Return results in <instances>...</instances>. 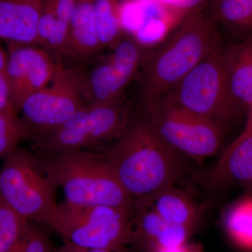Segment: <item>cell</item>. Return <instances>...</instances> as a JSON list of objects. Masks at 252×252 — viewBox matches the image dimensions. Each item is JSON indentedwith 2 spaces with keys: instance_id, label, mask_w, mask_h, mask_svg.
Returning <instances> with one entry per match:
<instances>
[{
  "instance_id": "4",
  "label": "cell",
  "mask_w": 252,
  "mask_h": 252,
  "mask_svg": "<svg viewBox=\"0 0 252 252\" xmlns=\"http://www.w3.org/2000/svg\"><path fill=\"white\" fill-rule=\"evenodd\" d=\"M56 187L36 163L33 152L17 148L0 170V195L21 216L49 226L61 235L63 214Z\"/></svg>"
},
{
  "instance_id": "3",
  "label": "cell",
  "mask_w": 252,
  "mask_h": 252,
  "mask_svg": "<svg viewBox=\"0 0 252 252\" xmlns=\"http://www.w3.org/2000/svg\"><path fill=\"white\" fill-rule=\"evenodd\" d=\"M34 155L41 171L56 187L63 189L64 203L133 210V198L107 165L102 153L88 149Z\"/></svg>"
},
{
  "instance_id": "14",
  "label": "cell",
  "mask_w": 252,
  "mask_h": 252,
  "mask_svg": "<svg viewBox=\"0 0 252 252\" xmlns=\"http://www.w3.org/2000/svg\"><path fill=\"white\" fill-rule=\"evenodd\" d=\"M212 187L235 184L252 189V131L243 130L225 149L210 175Z\"/></svg>"
},
{
  "instance_id": "7",
  "label": "cell",
  "mask_w": 252,
  "mask_h": 252,
  "mask_svg": "<svg viewBox=\"0 0 252 252\" xmlns=\"http://www.w3.org/2000/svg\"><path fill=\"white\" fill-rule=\"evenodd\" d=\"M221 49L217 46L162 98L225 127L240 111L228 89Z\"/></svg>"
},
{
  "instance_id": "23",
  "label": "cell",
  "mask_w": 252,
  "mask_h": 252,
  "mask_svg": "<svg viewBox=\"0 0 252 252\" xmlns=\"http://www.w3.org/2000/svg\"><path fill=\"white\" fill-rule=\"evenodd\" d=\"M31 138V133L18 116L0 117V159L9 157L22 141Z\"/></svg>"
},
{
  "instance_id": "18",
  "label": "cell",
  "mask_w": 252,
  "mask_h": 252,
  "mask_svg": "<svg viewBox=\"0 0 252 252\" xmlns=\"http://www.w3.org/2000/svg\"><path fill=\"white\" fill-rule=\"evenodd\" d=\"M138 199L169 223L193 230L198 221L199 213L196 205L188 195L174 186Z\"/></svg>"
},
{
  "instance_id": "22",
  "label": "cell",
  "mask_w": 252,
  "mask_h": 252,
  "mask_svg": "<svg viewBox=\"0 0 252 252\" xmlns=\"http://www.w3.org/2000/svg\"><path fill=\"white\" fill-rule=\"evenodd\" d=\"M30 220L21 216L0 195V252H9L27 229Z\"/></svg>"
},
{
  "instance_id": "11",
  "label": "cell",
  "mask_w": 252,
  "mask_h": 252,
  "mask_svg": "<svg viewBox=\"0 0 252 252\" xmlns=\"http://www.w3.org/2000/svg\"><path fill=\"white\" fill-rule=\"evenodd\" d=\"M133 228L130 245L137 252L177 248L187 244L193 230L169 223L139 199L134 200Z\"/></svg>"
},
{
  "instance_id": "27",
  "label": "cell",
  "mask_w": 252,
  "mask_h": 252,
  "mask_svg": "<svg viewBox=\"0 0 252 252\" xmlns=\"http://www.w3.org/2000/svg\"><path fill=\"white\" fill-rule=\"evenodd\" d=\"M0 112L17 114L13 107L9 86L4 73H0Z\"/></svg>"
},
{
  "instance_id": "15",
  "label": "cell",
  "mask_w": 252,
  "mask_h": 252,
  "mask_svg": "<svg viewBox=\"0 0 252 252\" xmlns=\"http://www.w3.org/2000/svg\"><path fill=\"white\" fill-rule=\"evenodd\" d=\"M93 7V0H76L63 54L77 61L94 59L102 51Z\"/></svg>"
},
{
  "instance_id": "19",
  "label": "cell",
  "mask_w": 252,
  "mask_h": 252,
  "mask_svg": "<svg viewBox=\"0 0 252 252\" xmlns=\"http://www.w3.org/2000/svg\"><path fill=\"white\" fill-rule=\"evenodd\" d=\"M121 0H93L96 31L102 49L112 48L124 35Z\"/></svg>"
},
{
  "instance_id": "21",
  "label": "cell",
  "mask_w": 252,
  "mask_h": 252,
  "mask_svg": "<svg viewBox=\"0 0 252 252\" xmlns=\"http://www.w3.org/2000/svg\"><path fill=\"white\" fill-rule=\"evenodd\" d=\"M211 17L233 31L252 33V0H215Z\"/></svg>"
},
{
  "instance_id": "9",
  "label": "cell",
  "mask_w": 252,
  "mask_h": 252,
  "mask_svg": "<svg viewBox=\"0 0 252 252\" xmlns=\"http://www.w3.org/2000/svg\"><path fill=\"white\" fill-rule=\"evenodd\" d=\"M61 236L81 248L112 250L128 246L133 228L132 211L107 205H61Z\"/></svg>"
},
{
  "instance_id": "28",
  "label": "cell",
  "mask_w": 252,
  "mask_h": 252,
  "mask_svg": "<svg viewBox=\"0 0 252 252\" xmlns=\"http://www.w3.org/2000/svg\"><path fill=\"white\" fill-rule=\"evenodd\" d=\"M192 249L193 248L189 246L187 244H185V245L177 247V248L156 249L150 252H190Z\"/></svg>"
},
{
  "instance_id": "13",
  "label": "cell",
  "mask_w": 252,
  "mask_h": 252,
  "mask_svg": "<svg viewBox=\"0 0 252 252\" xmlns=\"http://www.w3.org/2000/svg\"><path fill=\"white\" fill-rule=\"evenodd\" d=\"M221 63L232 98L238 110L252 104V33L221 49Z\"/></svg>"
},
{
  "instance_id": "10",
  "label": "cell",
  "mask_w": 252,
  "mask_h": 252,
  "mask_svg": "<svg viewBox=\"0 0 252 252\" xmlns=\"http://www.w3.org/2000/svg\"><path fill=\"white\" fill-rule=\"evenodd\" d=\"M7 46L4 74L13 107L18 114L25 99L49 85L59 62L54 61L49 51L35 44Z\"/></svg>"
},
{
  "instance_id": "6",
  "label": "cell",
  "mask_w": 252,
  "mask_h": 252,
  "mask_svg": "<svg viewBox=\"0 0 252 252\" xmlns=\"http://www.w3.org/2000/svg\"><path fill=\"white\" fill-rule=\"evenodd\" d=\"M142 117L168 147L183 157L203 159L221 147L225 127L167 99L146 106Z\"/></svg>"
},
{
  "instance_id": "25",
  "label": "cell",
  "mask_w": 252,
  "mask_h": 252,
  "mask_svg": "<svg viewBox=\"0 0 252 252\" xmlns=\"http://www.w3.org/2000/svg\"><path fill=\"white\" fill-rule=\"evenodd\" d=\"M171 10L181 17L185 18L189 15L197 12L207 4L209 0H154Z\"/></svg>"
},
{
  "instance_id": "26",
  "label": "cell",
  "mask_w": 252,
  "mask_h": 252,
  "mask_svg": "<svg viewBox=\"0 0 252 252\" xmlns=\"http://www.w3.org/2000/svg\"><path fill=\"white\" fill-rule=\"evenodd\" d=\"M62 239V245L59 248H54V252H138L136 251L135 249L129 248L127 246L112 250H90V249L81 248L66 239Z\"/></svg>"
},
{
  "instance_id": "16",
  "label": "cell",
  "mask_w": 252,
  "mask_h": 252,
  "mask_svg": "<svg viewBox=\"0 0 252 252\" xmlns=\"http://www.w3.org/2000/svg\"><path fill=\"white\" fill-rule=\"evenodd\" d=\"M108 58L112 77L114 98H124L123 94L129 84L139 74L147 54V47L135 36L126 34L112 48Z\"/></svg>"
},
{
  "instance_id": "5",
  "label": "cell",
  "mask_w": 252,
  "mask_h": 252,
  "mask_svg": "<svg viewBox=\"0 0 252 252\" xmlns=\"http://www.w3.org/2000/svg\"><path fill=\"white\" fill-rule=\"evenodd\" d=\"M130 107L124 98L89 104L54 130L33 138L32 152L46 155L75 150H94L114 140L130 120Z\"/></svg>"
},
{
  "instance_id": "1",
  "label": "cell",
  "mask_w": 252,
  "mask_h": 252,
  "mask_svg": "<svg viewBox=\"0 0 252 252\" xmlns=\"http://www.w3.org/2000/svg\"><path fill=\"white\" fill-rule=\"evenodd\" d=\"M102 155L133 200L174 186L185 172L183 156L168 147L142 115H130L125 130Z\"/></svg>"
},
{
  "instance_id": "8",
  "label": "cell",
  "mask_w": 252,
  "mask_h": 252,
  "mask_svg": "<svg viewBox=\"0 0 252 252\" xmlns=\"http://www.w3.org/2000/svg\"><path fill=\"white\" fill-rule=\"evenodd\" d=\"M86 104L82 70L59 62L49 85L25 99L18 113L32 140L62 125Z\"/></svg>"
},
{
  "instance_id": "30",
  "label": "cell",
  "mask_w": 252,
  "mask_h": 252,
  "mask_svg": "<svg viewBox=\"0 0 252 252\" xmlns=\"http://www.w3.org/2000/svg\"><path fill=\"white\" fill-rule=\"evenodd\" d=\"M243 130L252 131V104L247 112V120Z\"/></svg>"
},
{
  "instance_id": "31",
  "label": "cell",
  "mask_w": 252,
  "mask_h": 252,
  "mask_svg": "<svg viewBox=\"0 0 252 252\" xmlns=\"http://www.w3.org/2000/svg\"><path fill=\"white\" fill-rule=\"evenodd\" d=\"M190 252H199V251H198V250H195V249L193 248V249H192L191 251H190Z\"/></svg>"
},
{
  "instance_id": "12",
  "label": "cell",
  "mask_w": 252,
  "mask_h": 252,
  "mask_svg": "<svg viewBox=\"0 0 252 252\" xmlns=\"http://www.w3.org/2000/svg\"><path fill=\"white\" fill-rule=\"evenodd\" d=\"M44 0H0V39L35 44Z\"/></svg>"
},
{
  "instance_id": "17",
  "label": "cell",
  "mask_w": 252,
  "mask_h": 252,
  "mask_svg": "<svg viewBox=\"0 0 252 252\" xmlns=\"http://www.w3.org/2000/svg\"><path fill=\"white\" fill-rule=\"evenodd\" d=\"M76 0H44L36 45L63 54Z\"/></svg>"
},
{
  "instance_id": "24",
  "label": "cell",
  "mask_w": 252,
  "mask_h": 252,
  "mask_svg": "<svg viewBox=\"0 0 252 252\" xmlns=\"http://www.w3.org/2000/svg\"><path fill=\"white\" fill-rule=\"evenodd\" d=\"M54 248L44 228L31 221L9 252H54Z\"/></svg>"
},
{
  "instance_id": "2",
  "label": "cell",
  "mask_w": 252,
  "mask_h": 252,
  "mask_svg": "<svg viewBox=\"0 0 252 252\" xmlns=\"http://www.w3.org/2000/svg\"><path fill=\"white\" fill-rule=\"evenodd\" d=\"M219 46L211 16L199 11L184 18L160 45L147 51L138 74L144 107L165 97Z\"/></svg>"
},
{
  "instance_id": "20",
  "label": "cell",
  "mask_w": 252,
  "mask_h": 252,
  "mask_svg": "<svg viewBox=\"0 0 252 252\" xmlns=\"http://www.w3.org/2000/svg\"><path fill=\"white\" fill-rule=\"evenodd\" d=\"M223 220L225 233L231 243L243 251L252 252V196L233 204Z\"/></svg>"
},
{
  "instance_id": "29",
  "label": "cell",
  "mask_w": 252,
  "mask_h": 252,
  "mask_svg": "<svg viewBox=\"0 0 252 252\" xmlns=\"http://www.w3.org/2000/svg\"><path fill=\"white\" fill-rule=\"evenodd\" d=\"M6 61H7V54L0 45V73H4Z\"/></svg>"
}]
</instances>
